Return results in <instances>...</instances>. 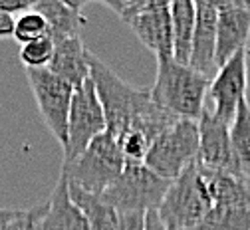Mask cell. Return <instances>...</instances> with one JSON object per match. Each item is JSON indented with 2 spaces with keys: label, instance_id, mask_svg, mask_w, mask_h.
Here are the masks:
<instances>
[{
  "label": "cell",
  "instance_id": "2e32d148",
  "mask_svg": "<svg viewBox=\"0 0 250 230\" xmlns=\"http://www.w3.org/2000/svg\"><path fill=\"white\" fill-rule=\"evenodd\" d=\"M85 2L72 0H40L34 2V10L40 12L48 24V34L54 42L80 36V28L85 24L82 8Z\"/></svg>",
  "mask_w": 250,
  "mask_h": 230
},
{
  "label": "cell",
  "instance_id": "5b68a950",
  "mask_svg": "<svg viewBox=\"0 0 250 230\" xmlns=\"http://www.w3.org/2000/svg\"><path fill=\"white\" fill-rule=\"evenodd\" d=\"M210 207L212 203L203 173L195 161L171 181L157 214L169 230H193L207 216Z\"/></svg>",
  "mask_w": 250,
  "mask_h": 230
},
{
  "label": "cell",
  "instance_id": "8fae6325",
  "mask_svg": "<svg viewBox=\"0 0 250 230\" xmlns=\"http://www.w3.org/2000/svg\"><path fill=\"white\" fill-rule=\"evenodd\" d=\"M218 20H216V70L246 50L250 38V2H216Z\"/></svg>",
  "mask_w": 250,
  "mask_h": 230
},
{
  "label": "cell",
  "instance_id": "52a82bcc",
  "mask_svg": "<svg viewBox=\"0 0 250 230\" xmlns=\"http://www.w3.org/2000/svg\"><path fill=\"white\" fill-rule=\"evenodd\" d=\"M107 131V121L91 78L74 89L70 117H68V141L64 147V165L78 159L87 145Z\"/></svg>",
  "mask_w": 250,
  "mask_h": 230
},
{
  "label": "cell",
  "instance_id": "7a4b0ae2",
  "mask_svg": "<svg viewBox=\"0 0 250 230\" xmlns=\"http://www.w3.org/2000/svg\"><path fill=\"white\" fill-rule=\"evenodd\" d=\"M210 80L185 63L163 60L157 65L155 84L149 89L151 97L177 119L199 121L208 95Z\"/></svg>",
  "mask_w": 250,
  "mask_h": 230
},
{
  "label": "cell",
  "instance_id": "30bf717a",
  "mask_svg": "<svg viewBox=\"0 0 250 230\" xmlns=\"http://www.w3.org/2000/svg\"><path fill=\"white\" fill-rule=\"evenodd\" d=\"M197 123H199L197 165L207 171L242 175L238 169L232 139H230V125L221 121L208 107H205Z\"/></svg>",
  "mask_w": 250,
  "mask_h": 230
},
{
  "label": "cell",
  "instance_id": "3957f363",
  "mask_svg": "<svg viewBox=\"0 0 250 230\" xmlns=\"http://www.w3.org/2000/svg\"><path fill=\"white\" fill-rule=\"evenodd\" d=\"M125 167V157L117 139L111 133H102L87 149L68 165H62V175H66L68 185L87 194L102 196V192L119 177Z\"/></svg>",
  "mask_w": 250,
  "mask_h": 230
},
{
  "label": "cell",
  "instance_id": "484cf974",
  "mask_svg": "<svg viewBox=\"0 0 250 230\" xmlns=\"http://www.w3.org/2000/svg\"><path fill=\"white\" fill-rule=\"evenodd\" d=\"M145 230H169V228L161 222L157 210H149L145 214Z\"/></svg>",
  "mask_w": 250,
  "mask_h": 230
},
{
  "label": "cell",
  "instance_id": "d6986e66",
  "mask_svg": "<svg viewBox=\"0 0 250 230\" xmlns=\"http://www.w3.org/2000/svg\"><path fill=\"white\" fill-rule=\"evenodd\" d=\"M193 230H250V209L214 205Z\"/></svg>",
  "mask_w": 250,
  "mask_h": 230
},
{
  "label": "cell",
  "instance_id": "8992f818",
  "mask_svg": "<svg viewBox=\"0 0 250 230\" xmlns=\"http://www.w3.org/2000/svg\"><path fill=\"white\" fill-rule=\"evenodd\" d=\"M197 155L199 123L191 119H177L151 143L143 165L159 177L173 181L189 165H193L197 161Z\"/></svg>",
  "mask_w": 250,
  "mask_h": 230
},
{
  "label": "cell",
  "instance_id": "603a6c76",
  "mask_svg": "<svg viewBox=\"0 0 250 230\" xmlns=\"http://www.w3.org/2000/svg\"><path fill=\"white\" fill-rule=\"evenodd\" d=\"M149 4H151V0H121V2L109 0V2H105V6L111 8L125 24H129L137 14H141L143 10H147Z\"/></svg>",
  "mask_w": 250,
  "mask_h": 230
},
{
  "label": "cell",
  "instance_id": "6da1fadb",
  "mask_svg": "<svg viewBox=\"0 0 250 230\" xmlns=\"http://www.w3.org/2000/svg\"><path fill=\"white\" fill-rule=\"evenodd\" d=\"M89 78L96 85L100 104L105 113L107 133H111L115 139L127 131H139L153 143L167 127L177 121L173 113L163 109L153 100L149 89H135L125 84L93 54L89 56Z\"/></svg>",
  "mask_w": 250,
  "mask_h": 230
},
{
  "label": "cell",
  "instance_id": "44dd1931",
  "mask_svg": "<svg viewBox=\"0 0 250 230\" xmlns=\"http://www.w3.org/2000/svg\"><path fill=\"white\" fill-rule=\"evenodd\" d=\"M12 36L22 46L30 44V42H36V40H42V38L50 36L48 34V24H46L44 16L32 8V10H28V12L16 16Z\"/></svg>",
  "mask_w": 250,
  "mask_h": 230
},
{
  "label": "cell",
  "instance_id": "7402d4cb",
  "mask_svg": "<svg viewBox=\"0 0 250 230\" xmlns=\"http://www.w3.org/2000/svg\"><path fill=\"white\" fill-rule=\"evenodd\" d=\"M54 58V40L50 36L24 44L20 48V62L26 70H44Z\"/></svg>",
  "mask_w": 250,
  "mask_h": 230
},
{
  "label": "cell",
  "instance_id": "ac0fdd59",
  "mask_svg": "<svg viewBox=\"0 0 250 230\" xmlns=\"http://www.w3.org/2000/svg\"><path fill=\"white\" fill-rule=\"evenodd\" d=\"M68 188H70L72 201L85 214L89 230H119V214L111 207H107L100 196L87 194L70 185H68Z\"/></svg>",
  "mask_w": 250,
  "mask_h": 230
},
{
  "label": "cell",
  "instance_id": "9c48e42d",
  "mask_svg": "<svg viewBox=\"0 0 250 230\" xmlns=\"http://www.w3.org/2000/svg\"><path fill=\"white\" fill-rule=\"evenodd\" d=\"M246 85H248V63L246 50L232 56L223 68H218L216 76L210 80L208 100L212 107H208L218 119L227 125H232L238 105L246 100Z\"/></svg>",
  "mask_w": 250,
  "mask_h": 230
},
{
  "label": "cell",
  "instance_id": "4fadbf2b",
  "mask_svg": "<svg viewBox=\"0 0 250 230\" xmlns=\"http://www.w3.org/2000/svg\"><path fill=\"white\" fill-rule=\"evenodd\" d=\"M195 8H197V14H195V32H193L189 68L212 80L218 72L214 63L218 8H216V2H207V0L195 2Z\"/></svg>",
  "mask_w": 250,
  "mask_h": 230
},
{
  "label": "cell",
  "instance_id": "4316f807",
  "mask_svg": "<svg viewBox=\"0 0 250 230\" xmlns=\"http://www.w3.org/2000/svg\"><path fill=\"white\" fill-rule=\"evenodd\" d=\"M14 32V18L0 12V38H8Z\"/></svg>",
  "mask_w": 250,
  "mask_h": 230
},
{
  "label": "cell",
  "instance_id": "ba28073f",
  "mask_svg": "<svg viewBox=\"0 0 250 230\" xmlns=\"http://www.w3.org/2000/svg\"><path fill=\"white\" fill-rule=\"evenodd\" d=\"M26 78L30 87H32L34 100L38 104L46 127L52 131V135L64 149L68 141V117H70L74 87L62 78L54 76L48 68L26 70Z\"/></svg>",
  "mask_w": 250,
  "mask_h": 230
},
{
  "label": "cell",
  "instance_id": "277c9868",
  "mask_svg": "<svg viewBox=\"0 0 250 230\" xmlns=\"http://www.w3.org/2000/svg\"><path fill=\"white\" fill-rule=\"evenodd\" d=\"M171 181L153 173L143 163H125L119 177L102 192L100 199L117 214L157 210Z\"/></svg>",
  "mask_w": 250,
  "mask_h": 230
},
{
  "label": "cell",
  "instance_id": "ffe728a7",
  "mask_svg": "<svg viewBox=\"0 0 250 230\" xmlns=\"http://www.w3.org/2000/svg\"><path fill=\"white\" fill-rule=\"evenodd\" d=\"M230 139L240 173L250 181V104L244 100L230 125Z\"/></svg>",
  "mask_w": 250,
  "mask_h": 230
},
{
  "label": "cell",
  "instance_id": "e0dca14e",
  "mask_svg": "<svg viewBox=\"0 0 250 230\" xmlns=\"http://www.w3.org/2000/svg\"><path fill=\"white\" fill-rule=\"evenodd\" d=\"M173 24V60L189 65L191 44L195 32V2L193 0H173L169 4Z\"/></svg>",
  "mask_w": 250,
  "mask_h": 230
},
{
  "label": "cell",
  "instance_id": "d4e9b609",
  "mask_svg": "<svg viewBox=\"0 0 250 230\" xmlns=\"http://www.w3.org/2000/svg\"><path fill=\"white\" fill-rule=\"evenodd\" d=\"M119 230H145V214H119Z\"/></svg>",
  "mask_w": 250,
  "mask_h": 230
},
{
  "label": "cell",
  "instance_id": "7c38bea8",
  "mask_svg": "<svg viewBox=\"0 0 250 230\" xmlns=\"http://www.w3.org/2000/svg\"><path fill=\"white\" fill-rule=\"evenodd\" d=\"M167 0H151L147 10L137 14L129 28L135 32L139 42L149 48L157 62L173 58V24Z\"/></svg>",
  "mask_w": 250,
  "mask_h": 230
},
{
  "label": "cell",
  "instance_id": "83f0119b",
  "mask_svg": "<svg viewBox=\"0 0 250 230\" xmlns=\"http://www.w3.org/2000/svg\"><path fill=\"white\" fill-rule=\"evenodd\" d=\"M20 212H22V209H0V230L8 222H12Z\"/></svg>",
  "mask_w": 250,
  "mask_h": 230
},
{
  "label": "cell",
  "instance_id": "cb8c5ba5",
  "mask_svg": "<svg viewBox=\"0 0 250 230\" xmlns=\"http://www.w3.org/2000/svg\"><path fill=\"white\" fill-rule=\"evenodd\" d=\"M34 2L32 0H0V12H4L8 16H20L28 10H32Z\"/></svg>",
  "mask_w": 250,
  "mask_h": 230
},
{
  "label": "cell",
  "instance_id": "9a60e30c",
  "mask_svg": "<svg viewBox=\"0 0 250 230\" xmlns=\"http://www.w3.org/2000/svg\"><path fill=\"white\" fill-rule=\"evenodd\" d=\"M46 205L48 207L38 230H89L85 214L70 196L66 175H60Z\"/></svg>",
  "mask_w": 250,
  "mask_h": 230
},
{
  "label": "cell",
  "instance_id": "5bb4252c",
  "mask_svg": "<svg viewBox=\"0 0 250 230\" xmlns=\"http://www.w3.org/2000/svg\"><path fill=\"white\" fill-rule=\"evenodd\" d=\"M89 56L91 52L83 46L80 36L58 40L54 42V58L48 65V70L54 76L68 82L76 89L89 80V74H91Z\"/></svg>",
  "mask_w": 250,
  "mask_h": 230
}]
</instances>
